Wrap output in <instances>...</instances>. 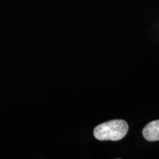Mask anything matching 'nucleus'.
I'll return each mask as SVG.
<instances>
[{
	"mask_svg": "<svg viewBox=\"0 0 159 159\" xmlns=\"http://www.w3.org/2000/svg\"><path fill=\"white\" fill-rule=\"evenodd\" d=\"M128 131V123L122 119H115L97 125L94 136L100 141H119L126 136Z\"/></svg>",
	"mask_w": 159,
	"mask_h": 159,
	"instance_id": "nucleus-1",
	"label": "nucleus"
},
{
	"mask_svg": "<svg viewBox=\"0 0 159 159\" xmlns=\"http://www.w3.org/2000/svg\"><path fill=\"white\" fill-rule=\"evenodd\" d=\"M142 134L149 142L159 141V119L148 123L143 129Z\"/></svg>",
	"mask_w": 159,
	"mask_h": 159,
	"instance_id": "nucleus-2",
	"label": "nucleus"
}]
</instances>
